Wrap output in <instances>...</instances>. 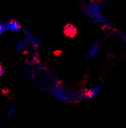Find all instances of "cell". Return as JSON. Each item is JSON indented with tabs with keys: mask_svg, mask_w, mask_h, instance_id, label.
<instances>
[{
	"mask_svg": "<svg viewBox=\"0 0 126 128\" xmlns=\"http://www.w3.org/2000/svg\"><path fill=\"white\" fill-rule=\"evenodd\" d=\"M23 34L26 42L28 44V45L34 46L35 48L39 47L41 45V42L37 38L35 35L33 33L32 31L28 28L23 29Z\"/></svg>",
	"mask_w": 126,
	"mask_h": 128,
	"instance_id": "3957f363",
	"label": "cell"
},
{
	"mask_svg": "<svg viewBox=\"0 0 126 128\" xmlns=\"http://www.w3.org/2000/svg\"><path fill=\"white\" fill-rule=\"evenodd\" d=\"M99 50H100V45H99V44L98 42L95 43L88 50V51L85 54V57L87 59H90L91 58H94L95 56H96L99 53Z\"/></svg>",
	"mask_w": 126,
	"mask_h": 128,
	"instance_id": "277c9868",
	"label": "cell"
},
{
	"mask_svg": "<svg viewBox=\"0 0 126 128\" xmlns=\"http://www.w3.org/2000/svg\"><path fill=\"white\" fill-rule=\"evenodd\" d=\"M23 26L16 19L5 20L0 24V33L3 34L7 31H17L23 30Z\"/></svg>",
	"mask_w": 126,
	"mask_h": 128,
	"instance_id": "7a4b0ae2",
	"label": "cell"
},
{
	"mask_svg": "<svg viewBox=\"0 0 126 128\" xmlns=\"http://www.w3.org/2000/svg\"><path fill=\"white\" fill-rule=\"evenodd\" d=\"M84 14L91 20L105 27H109L107 20L102 13V6L96 2H88L83 6Z\"/></svg>",
	"mask_w": 126,
	"mask_h": 128,
	"instance_id": "6da1fadb",
	"label": "cell"
},
{
	"mask_svg": "<svg viewBox=\"0 0 126 128\" xmlns=\"http://www.w3.org/2000/svg\"><path fill=\"white\" fill-rule=\"evenodd\" d=\"M64 32L67 36L74 38L77 34V29L73 24H67L64 26Z\"/></svg>",
	"mask_w": 126,
	"mask_h": 128,
	"instance_id": "8992f818",
	"label": "cell"
},
{
	"mask_svg": "<svg viewBox=\"0 0 126 128\" xmlns=\"http://www.w3.org/2000/svg\"><path fill=\"white\" fill-rule=\"evenodd\" d=\"M4 73V68H3V66H1V75Z\"/></svg>",
	"mask_w": 126,
	"mask_h": 128,
	"instance_id": "9c48e42d",
	"label": "cell"
},
{
	"mask_svg": "<svg viewBox=\"0 0 126 128\" xmlns=\"http://www.w3.org/2000/svg\"><path fill=\"white\" fill-rule=\"evenodd\" d=\"M16 48L23 54H26L28 52V44L25 40L19 39L16 42Z\"/></svg>",
	"mask_w": 126,
	"mask_h": 128,
	"instance_id": "5b68a950",
	"label": "cell"
},
{
	"mask_svg": "<svg viewBox=\"0 0 126 128\" xmlns=\"http://www.w3.org/2000/svg\"><path fill=\"white\" fill-rule=\"evenodd\" d=\"M118 34L119 36H120L122 38V40H123V41L126 43V35L124 33H123V32L121 31H118Z\"/></svg>",
	"mask_w": 126,
	"mask_h": 128,
	"instance_id": "ba28073f",
	"label": "cell"
},
{
	"mask_svg": "<svg viewBox=\"0 0 126 128\" xmlns=\"http://www.w3.org/2000/svg\"><path fill=\"white\" fill-rule=\"evenodd\" d=\"M16 108L14 107V106L12 105L9 108V111H8V116L10 117V116H12V115H14L15 112H16Z\"/></svg>",
	"mask_w": 126,
	"mask_h": 128,
	"instance_id": "52a82bcc",
	"label": "cell"
}]
</instances>
